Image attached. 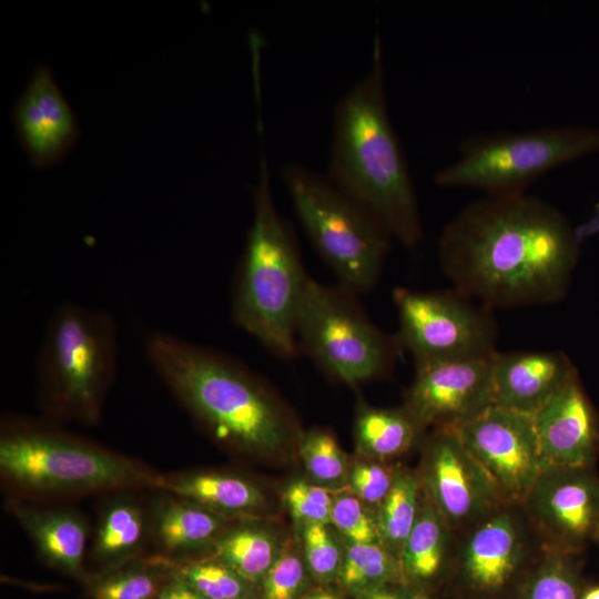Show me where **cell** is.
Masks as SVG:
<instances>
[{"instance_id":"cell-7","label":"cell","mask_w":599,"mask_h":599,"mask_svg":"<svg viewBox=\"0 0 599 599\" xmlns=\"http://www.w3.org/2000/svg\"><path fill=\"white\" fill-rule=\"evenodd\" d=\"M0 471L12 484L35 493L154 488L160 475L125 456L26 422L6 424Z\"/></svg>"},{"instance_id":"cell-32","label":"cell","mask_w":599,"mask_h":599,"mask_svg":"<svg viewBox=\"0 0 599 599\" xmlns=\"http://www.w3.org/2000/svg\"><path fill=\"white\" fill-rule=\"evenodd\" d=\"M284 496L297 521L304 525L331 522L334 501L327 489L295 481L287 486Z\"/></svg>"},{"instance_id":"cell-11","label":"cell","mask_w":599,"mask_h":599,"mask_svg":"<svg viewBox=\"0 0 599 599\" xmlns=\"http://www.w3.org/2000/svg\"><path fill=\"white\" fill-rule=\"evenodd\" d=\"M454 428L502 501H525L548 468L532 415L490 405Z\"/></svg>"},{"instance_id":"cell-12","label":"cell","mask_w":599,"mask_h":599,"mask_svg":"<svg viewBox=\"0 0 599 599\" xmlns=\"http://www.w3.org/2000/svg\"><path fill=\"white\" fill-rule=\"evenodd\" d=\"M455 358L416 366L406 408L422 426L455 427L493 405V358Z\"/></svg>"},{"instance_id":"cell-21","label":"cell","mask_w":599,"mask_h":599,"mask_svg":"<svg viewBox=\"0 0 599 599\" xmlns=\"http://www.w3.org/2000/svg\"><path fill=\"white\" fill-rule=\"evenodd\" d=\"M222 519L216 512L185 499L161 500L153 514V529L160 545L171 552L191 550L211 541Z\"/></svg>"},{"instance_id":"cell-42","label":"cell","mask_w":599,"mask_h":599,"mask_svg":"<svg viewBox=\"0 0 599 599\" xmlns=\"http://www.w3.org/2000/svg\"><path fill=\"white\" fill-rule=\"evenodd\" d=\"M156 599H169L163 592Z\"/></svg>"},{"instance_id":"cell-10","label":"cell","mask_w":599,"mask_h":599,"mask_svg":"<svg viewBox=\"0 0 599 599\" xmlns=\"http://www.w3.org/2000/svg\"><path fill=\"white\" fill-rule=\"evenodd\" d=\"M398 345L415 366L493 354L495 328L488 315L464 300L443 292L395 288Z\"/></svg>"},{"instance_id":"cell-30","label":"cell","mask_w":599,"mask_h":599,"mask_svg":"<svg viewBox=\"0 0 599 599\" xmlns=\"http://www.w3.org/2000/svg\"><path fill=\"white\" fill-rule=\"evenodd\" d=\"M558 550L531 582L526 599H579L578 579L569 555Z\"/></svg>"},{"instance_id":"cell-18","label":"cell","mask_w":599,"mask_h":599,"mask_svg":"<svg viewBox=\"0 0 599 599\" xmlns=\"http://www.w3.org/2000/svg\"><path fill=\"white\" fill-rule=\"evenodd\" d=\"M11 509L48 561L68 572L77 573L82 569L88 528L79 515L17 502Z\"/></svg>"},{"instance_id":"cell-43","label":"cell","mask_w":599,"mask_h":599,"mask_svg":"<svg viewBox=\"0 0 599 599\" xmlns=\"http://www.w3.org/2000/svg\"><path fill=\"white\" fill-rule=\"evenodd\" d=\"M596 540H598V542H599V532H598V536H597Z\"/></svg>"},{"instance_id":"cell-34","label":"cell","mask_w":599,"mask_h":599,"mask_svg":"<svg viewBox=\"0 0 599 599\" xmlns=\"http://www.w3.org/2000/svg\"><path fill=\"white\" fill-rule=\"evenodd\" d=\"M303 583L302 561L293 554H284L263 577L264 599H296Z\"/></svg>"},{"instance_id":"cell-1","label":"cell","mask_w":599,"mask_h":599,"mask_svg":"<svg viewBox=\"0 0 599 599\" xmlns=\"http://www.w3.org/2000/svg\"><path fill=\"white\" fill-rule=\"evenodd\" d=\"M573 227L549 203L522 194L488 196L444 230V270L468 294L494 305L560 298L577 264Z\"/></svg>"},{"instance_id":"cell-26","label":"cell","mask_w":599,"mask_h":599,"mask_svg":"<svg viewBox=\"0 0 599 599\" xmlns=\"http://www.w3.org/2000/svg\"><path fill=\"white\" fill-rule=\"evenodd\" d=\"M418 483L413 475L399 471L380 502L377 526L380 540L388 550L400 549L418 517Z\"/></svg>"},{"instance_id":"cell-44","label":"cell","mask_w":599,"mask_h":599,"mask_svg":"<svg viewBox=\"0 0 599 599\" xmlns=\"http://www.w3.org/2000/svg\"><path fill=\"white\" fill-rule=\"evenodd\" d=\"M419 599H427V598H419Z\"/></svg>"},{"instance_id":"cell-27","label":"cell","mask_w":599,"mask_h":599,"mask_svg":"<svg viewBox=\"0 0 599 599\" xmlns=\"http://www.w3.org/2000/svg\"><path fill=\"white\" fill-rule=\"evenodd\" d=\"M396 571L392 552L375 544H352L343 559L339 575L345 587L361 590L390 579Z\"/></svg>"},{"instance_id":"cell-24","label":"cell","mask_w":599,"mask_h":599,"mask_svg":"<svg viewBox=\"0 0 599 599\" xmlns=\"http://www.w3.org/2000/svg\"><path fill=\"white\" fill-rule=\"evenodd\" d=\"M443 518L436 506L419 509L417 520L399 552L400 564L412 577L428 579L439 570L447 540Z\"/></svg>"},{"instance_id":"cell-40","label":"cell","mask_w":599,"mask_h":599,"mask_svg":"<svg viewBox=\"0 0 599 599\" xmlns=\"http://www.w3.org/2000/svg\"><path fill=\"white\" fill-rule=\"evenodd\" d=\"M580 599H599V586L588 589Z\"/></svg>"},{"instance_id":"cell-17","label":"cell","mask_w":599,"mask_h":599,"mask_svg":"<svg viewBox=\"0 0 599 599\" xmlns=\"http://www.w3.org/2000/svg\"><path fill=\"white\" fill-rule=\"evenodd\" d=\"M576 373L558 352L495 353L493 405L535 415Z\"/></svg>"},{"instance_id":"cell-39","label":"cell","mask_w":599,"mask_h":599,"mask_svg":"<svg viewBox=\"0 0 599 599\" xmlns=\"http://www.w3.org/2000/svg\"><path fill=\"white\" fill-rule=\"evenodd\" d=\"M368 599H399V598L390 592L376 590L368 597Z\"/></svg>"},{"instance_id":"cell-9","label":"cell","mask_w":599,"mask_h":599,"mask_svg":"<svg viewBox=\"0 0 599 599\" xmlns=\"http://www.w3.org/2000/svg\"><path fill=\"white\" fill-rule=\"evenodd\" d=\"M300 352L325 374L356 385L384 375L395 361L398 342L366 316L356 294L309 277L296 323Z\"/></svg>"},{"instance_id":"cell-8","label":"cell","mask_w":599,"mask_h":599,"mask_svg":"<svg viewBox=\"0 0 599 599\" xmlns=\"http://www.w3.org/2000/svg\"><path fill=\"white\" fill-rule=\"evenodd\" d=\"M599 151V129L548 126L468 139L457 160L434 174L445 187H471L488 196L522 194L548 171Z\"/></svg>"},{"instance_id":"cell-23","label":"cell","mask_w":599,"mask_h":599,"mask_svg":"<svg viewBox=\"0 0 599 599\" xmlns=\"http://www.w3.org/2000/svg\"><path fill=\"white\" fill-rule=\"evenodd\" d=\"M143 536L144 521L140 507L130 499L112 501L97 530L94 557L103 562L120 564L140 550Z\"/></svg>"},{"instance_id":"cell-37","label":"cell","mask_w":599,"mask_h":599,"mask_svg":"<svg viewBox=\"0 0 599 599\" xmlns=\"http://www.w3.org/2000/svg\"><path fill=\"white\" fill-rule=\"evenodd\" d=\"M599 233V202L596 204L590 216L573 229V236L580 247L583 242Z\"/></svg>"},{"instance_id":"cell-31","label":"cell","mask_w":599,"mask_h":599,"mask_svg":"<svg viewBox=\"0 0 599 599\" xmlns=\"http://www.w3.org/2000/svg\"><path fill=\"white\" fill-rule=\"evenodd\" d=\"M303 541L308 568L316 578L327 581L339 572V549L326 525H304Z\"/></svg>"},{"instance_id":"cell-28","label":"cell","mask_w":599,"mask_h":599,"mask_svg":"<svg viewBox=\"0 0 599 599\" xmlns=\"http://www.w3.org/2000/svg\"><path fill=\"white\" fill-rule=\"evenodd\" d=\"M177 578L204 599H248L246 580L221 561H190L176 566Z\"/></svg>"},{"instance_id":"cell-15","label":"cell","mask_w":599,"mask_h":599,"mask_svg":"<svg viewBox=\"0 0 599 599\" xmlns=\"http://www.w3.org/2000/svg\"><path fill=\"white\" fill-rule=\"evenodd\" d=\"M428 451L427 485L444 518L461 522L501 500L454 427H438Z\"/></svg>"},{"instance_id":"cell-38","label":"cell","mask_w":599,"mask_h":599,"mask_svg":"<svg viewBox=\"0 0 599 599\" xmlns=\"http://www.w3.org/2000/svg\"><path fill=\"white\" fill-rule=\"evenodd\" d=\"M163 593L169 599H204L187 587L180 578H176L172 583H170L163 590Z\"/></svg>"},{"instance_id":"cell-22","label":"cell","mask_w":599,"mask_h":599,"mask_svg":"<svg viewBox=\"0 0 599 599\" xmlns=\"http://www.w3.org/2000/svg\"><path fill=\"white\" fill-rule=\"evenodd\" d=\"M419 426L407 408L403 412L363 406L357 414L355 433L365 453L386 458L405 451L415 440Z\"/></svg>"},{"instance_id":"cell-19","label":"cell","mask_w":599,"mask_h":599,"mask_svg":"<svg viewBox=\"0 0 599 599\" xmlns=\"http://www.w3.org/2000/svg\"><path fill=\"white\" fill-rule=\"evenodd\" d=\"M520 540L512 519L497 515L480 525L465 548V569L479 588L504 585L519 558Z\"/></svg>"},{"instance_id":"cell-6","label":"cell","mask_w":599,"mask_h":599,"mask_svg":"<svg viewBox=\"0 0 599 599\" xmlns=\"http://www.w3.org/2000/svg\"><path fill=\"white\" fill-rule=\"evenodd\" d=\"M283 181L302 227L338 285L358 295L378 281L392 238L368 211L327 176L288 164Z\"/></svg>"},{"instance_id":"cell-41","label":"cell","mask_w":599,"mask_h":599,"mask_svg":"<svg viewBox=\"0 0 599 599\" xmlns=\"http://www.w3.org/2000/svg\"><path fill=\"white\" fill-rule=\"evenodd\" d=\"M308 599H338L333 593L326 592V591H319L313 593Z\"/></svg>"},{"instance_id":"cell-35","label":"cell","mask_w":599,"mask_h":599,"mask_svg":"<svg viewBox=\"0 0 599 599\" xmlns=\"http://www.w3.org/2000/svg\"><path fill=\"white\" fill-rule=\"evenodd\" d=\"M156 581L141 569L120 572L100 581L93 589L95 599H151Z\"/></svg>"},{"instance_id":"cell-36","label":"cell","mask_w":599,"mask_h":599,"mask_svg":"<svg viewBox=\"0 0 599 599\" xmlns=\"http://www.w3.org/2000/svg\"><path fill=\"white\" fill-rule=\"evenodd\" d=\"M393 481L394 475L375 464L357 465L351 476L354 493L358 498L370 504H380L388 495Z\"/></svg>"},{"instance_id":"cell-16","label":"cell","mask_w":599,"mask_h":599,"mask_svg":"<svg viewBox=\"0 0 599 599\" xmlns=\"http://www.w3.org/2000/svg\"><path fill=\"white\" fill-rule=\"evenodd\" d=\"M532 417L548 467L592 466L599 448V418L577 373Z\"/></svg>"},{"instance_id":"cell-5","label":"cell","mask_w":599,"mask_h":599,"mask_svg":"<svg viewBox=\"0 0 599 599\" xmlns=\"http://www.w3.org/2000/svg\"><path fill=\"white\" fill-rule=\"evenodd\" d=\"M118 328L105 311L65 302L49 318L37 359L45 410L83 423L98 419L119 354Z\"/></svg>"},{"instance_id":"cell-33","label":"cell","mask_w":599,"mask_h":599,"mask_svg":"<svg viewBox=\"0 0 599 599\" xmlns=\"http://www.w3.org/2000/svg\"><path fill=\"white\" fill-rule=\"evenodd\" d=\"M331 522L352 544H375L380 540L377 521L367 514L356 497H337L333 504Z\"/></svg>"},{"instance_id":"cell-2","label":"cell","mask_w":599,"mask_h":599,"mask_svg":"<svg viewBox=\"0 0 599 599\" xmlns=\"http://www.w3.org/2000/svg\"><path fill=\"white\" fill-rule=\"evenodd\" d=\"M380 42L370 70L338 101L328 180L368 211L406 247L423 229L410 172L389 119Z\"/></svg>"},{"instance_id":"cell-4","label":"cell","mask_w":599,"mask_h":599,"mask_svg":"<svg viewBox=\"0 0 599 599\" xmlns=\"http://www.w3.org/2000/svg\"><path fill=\"white\" fill-rule=\"evenodd\" d=\"M253 216L231 297L236 326L270 353L291 359L300 353L296 323L309 276L295 235L278 213L266 161L252 192Z\"/></svg>"},{"instance_id":"cell-29","label":"cell","mask_w":599,"mask_h":599,"mask_svg":"<svg viewBox=\"0 0 599 599\" xmlns=\"http://www.w3.org/2000/svg\"><path fill=\"white\" fill-rule=\"evenodd\" d=\"M300 453L308 473L321 481H336L345 473L344 454L328 432L308 433L302 440Z\"/></svg>"},{"instance_id":"cell-25","label":"cell","mask_w":599,"mask_h":599,"mask_svg":"<svg viewBox=\"0 0 599 599\" xmlns=\"http://www.w3.org/2000/svg\"><path fill=\"white\" fill-rule=\"evenodd\" d=\"M214 555L250 582L262 579L277 558L273 538L254 528H240L222 536L214 542Z\"/></svg>"},{"instance_id":"cell-14","label":"cell","mask_w":599,"mask_h":599,"mask_svg":"<svg viewBox=\"0 0 599 599\" xmlns=\"http://www.w3.org/2000/svg\"><path fill=\"white\" fill-rule=\"evenodd\" d=\"M12 122L22 150L41 169L60 163L80 136L72 108L41 63L13 105Z\"/></svg>"},{"instance_id":"cell-13","label":"cell","mask_w":599,"mask_h":599,"mask_svg":"<svg viewBox=\"0 0 599 599\" xmlns=\"http://www.w3.org/2000/svg\"><path fill=\"white\" fill-rule=\"evenodd\" d=\"M558 550L576 552L599 532V477L592 466H550L526 500Z\"/></svg>"},{"instance_id":"cell-20","label":"cell","mask_w":599,"mask_h":599,"mask_svg":"<svg viewBox=\"0 0 599 599\" xmlns=\"http://www.w3.org/2000/svg\"><path fill=\"white\" fill-rule=\"evenodd\" d=\"M154 488L214 512H245L264 501L261 490L248 480L219 473L160 474Z\"/></svg>"},{"instance_id":"cell-3","label":"cell","mask_w":599,"mask_h":599,"mask_svg":"<svg viewBox=\"0 0 599 599\" xmlns=\"http://www.w3.org/2000/svg\"><path fill=\"white\" fill-rule=\"evenodd\" d=\"M145 354L181 404L220 441L271 455L284 450L294 426L283 406L241 362L155 332Z\"/></svg>"}]
</instances>
